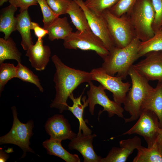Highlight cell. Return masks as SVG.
<instances>
[{
	"mask_svg": "<svg viewBox=\"0 0 162 162\" xmlns=\"http://www.w3.org/2000/svg\"><path fill=\"white\" fill-rule=\"evenodd\" d=\"M137 0H119L109 9L112 14L117 16L128 13L132 9Z\"/></svg>",
	"mask_w": 162,
	"mask_h": 162,
	"instance_id": "31",
	"label": "cell"
},
{
	"mask_svg": "<svg viewBox=\"0 0 162 162\" xmlns=\"http://www.w3.org/2000/svg\"><path fill=\"white\" fill-rule=\"evenodd\" d=\"M140 42L136 38L126 47H114L103 59L101 68L110 75L114 76L117 74V76L126 79L130 68L139 58L138 50Z\"/></svg>",
	"mask_w": 162,
	"mask_h": 162,
	"instance_id": "2",
	"label": "cell"
},
{
	"mask_svg": "<svg viewBox=\"0 0 162 162\" xmlns=\"http://www.w3.org/2000/svg\"><path fill=\"white\" fill-rule=\"evenodd\" d=\"M158 134L154 144L156 146L159 152L162 156V123L159 122Z\"/></svg>",
	"mask_w": 162,
	"mask_h": 162,
	"instance_id": "36",
	"label": "cell"
},
{
	"mask_svg": "<svg viewBox=\"0 0 162 162\" xmlns=\"http://www.w3.org/2000/svg\"><path fill=\"white\" fill-rule=\"evenodd\" d=\"M92 80L98 81L105 89L112 94L114 101L122 104L124 103L127 94L130 89L131 84L124 82L120 77L115 76L107 74L101 67L92 69L90 72Z\"/></svg>",
	"mask_w": 162,
	"mask_h": 162,
	"instance_id": "10",
	"label": "cell"
},
{
	"mask_svg": "<svg viewBox=\"0 0 162 162\" xmlns=\"http://www.w3.org/2000/svg\"><path fill=\"white\" fill-rule=\"evenodd\" d=\"M84 11L92 32L99 38L109 50L115 47L106 21L102 14H97L88 9L83 0H74Z\"/></svg>",
	"mask_w": 162,
	"mask_h": 162,
	"instance_id": "11",
	"label": "cell"
},
{
	"mask_svg": "<svg viewBox=\"0 0 162 162\" xmlns=\"http://www.w3.org/2000/svg\"><path fill=\"white\" fill-rule=\"evenodd\" d=\"M51 53L50 47L44 45L43 39L38 38L35 44L26 50V56L28 57L32 67L41 71L45 69L48 64Z\"/></svg>",
	"mask_w": 162,
	"mask_h": 162,
	"instance_id": "16",
	"label": "cell"
},
{
	"mask_svg": "<svg viewBox=\"0 0 162 162\" xmlns=\"http://www.w3.org/2000/svg\"><path fill=\"white\" fill-rule=\"evenodd\" d=\"M160 55L161 56V57L162 58V51H160Z\"/></svg>",
	"mask_w": 162,
	"mask_h": 162,
	"instance_id": "39",
	"label": "cell"
},
{
	"mask_svg": "<svg viewBox=\"0 0 162 162\" xmlns=\"http://www.w3.org/2000/svg\"><path fill=\"white\" fill-rule=\"evenodd\" d=\"M155 12V16L152 27L154 32L162 27V0H151Z\"/></svg>",
	"mask_w": 162,
	"mask_h": 162,
	"instance_id": "33",
	"label": "cell"
},
{
	"mask_svg": "<svg viewBox=\"0 0 162 162\" xmlns=\"http://www.w3.org/2000/svg\"><path fill=\"white\" fill-rule=\"evenodd\" d=\"M162 51V28L155 32L154 36L144 41H140L139 46L138 54L140 58L153 51Z\"/></svg>",
	"mask_w": 162,
	"mask_h": 162,
	"instance_id": "25",
	"label": "cell"
},
{
	"mask_svg": "<svg viewBox=\"0 0 162 162\" xmlns=\"http://www.w3.org/2000/svg\"><path fill=\"white\" fill-rule=\"evenodd\" d=\"M145 56L144 59L132 67L148 81H162V58L160 51L151 52Z\"/></svg>",
	"mask_w": 162,
	"mask_h": 162,
	"instance_id": "12",
	"label": "cell"
},
{
	"mask_svg": "<svg viewBox=\"0 0 162 162\" xmlns=\"http://www.w3.org/2000/svg\"><path fill=\"white\" fill-rule=\"evenodd\" d=\"M66 13L69 15L77 30H91L84 11L74 0L70 1Z\"/></svg>",
	"mask_w": 162,
	"mask_h": 162,
	"instance_id": "23",
	"label": "cell"
},
{
	"mask_svg": "<svg viewBox=\"0 0 162 162\" xmlns=\"http://www.w3.org/2000/svg\"><path fill=\"white\" fill-rule=\"evenodd\" d=\"M61 142L50 138L44 141L42 145L50 155L58 157L66 162H80L78 155L71 154L66 150L62 146Z\"/></svg>",
	"mask_w": 162,
	"mask_h": 162,
	"instance_id": "21",
	"label": "cell"
},
{
	"mask_svg": "<svg viewBox=\"0 0 162 162\" xmlns=\"http://www.w3.org/2000/svg\"><path fill=\"white\" fill-rule=\"evenodd\" d=\"M89 89L87 92L89 110L92 115H94L95 105L98 104L103 108L100 113L106 111L108 116L111 118L116 115L118 117L124 118L123 112L124 110L121 104L111 100L106 95L104 87L101 84L98 86L94 85L92 81L88 82Z\"/></svg>",
	"mask_w": 162,
	"mask_h": 162,
	"instance_id": "9",
	"label": "cell"
},
{
	"mask_svg": "<svg viewBox=\"0 0 162 162\" xmlns=\"http://www.w3.org/2000/svg\"><path fill=\"white\" fill-rule=\"evenodd\" d=\"M21 53L12 38L9 37L6 39L0 38V64L7 59L14 60L18 63H21Z\"/></svg>",
	"mask_w": 162,
	"mask_h": 162,
	"instance_id": "24",
	"label": "cell"
},
{
	"mask_svg": "<svg viewBox=\"0 0 162 162\" xmlns=\"http://www.w3.org/2000/svg\"><path fill=\"white\" fill-rule=\"evenodd\" d=\"M30 29L34 30L35 35L38 38L42 39L46 34H48L47 30L41 28L38 23L35 22H31Z\"/></svg>",
	"mask_w": 162,
	"mask_h": 162,
	"instance_id": "35",
	"label": "cell"
},
{
	"mask_svg": "<svg viewBox=\"0 0 162 162\" xmlns=\"http://www.w3.org/2000/svg\"><path fill=\"white\" fill-rule=\"evenodd\" d=\"M71 0H46L49 7L58 17L66 14L67 10Z\"/></svg>",
	"mask_w": 162,
	"mask_h": 162,
	"instance_id": "32",
	"label": "cell"
},
{
	"mask_svg": "<svg viewBox=\"0 0 162 162\" xmlns=\"http://www.w3.org/2000/svg\"><path fill=\"white\" fill-rule=\"evenodd\" d=\"M119 0H86V7L94 13L101 14L105 10L109 9L115 4Z\"/></svg>",
	"mask_w": 162,
	"mask_h": 162,
	"instance_id": "28",
	"label": "cell"
},
{
	"mask_svg": "<svg viewBox=\"0 0 162 162\" xmlns=\"http://www.w3.org/2000/svg\"><path fill=\"white\" fill-rule=\"evenodd\" d=\"M10 4L20 8V12L28 10V7L38 5L37 0H8Z\"/></svg>",
	"mask_w": 162,
	"mask_h": 162,
	"instance_id": "34",
	"label": "cell"
},
{
	"mask_svg": "<svg viewBox=\"0 0 162 162\" xmlns=\"http://www.w3.org/2000/svg\"><path fill=\"white\" fill-rule=\"evenodd\" d=\"M48 39L51 41L59 39L64 40L73 32L67 18L58 17L48 27Z\"/></svg>",
	"mask_w": 162,
	"mask_h": 162,
	"instance_id": "22",
	"label": "cell"
},
{
	"mask_svg": "<svg viewBox=\"0 0 162 162\" xmlns=\"http://www.w3.org/2000/svg\"><path fill=\"white\" fill-rule=\"evenodd\" d=\"M127 14L134 29L136 38L140 41L147 40L154 36L152 26L155 12L151 0H137Z\"/></svg>",
	"mask_w": 162,
	"mask_h": 162,
	"instance_id": "4",
	"label": "cell"
},
{
	"mask_svg": "<svg viewBox=\"0 0 162 162\" xmlns=\"http://www.w3.org/2000/svg\"><path fill=\"white\" fill-rule=\"evenodd\" d=\"M102 14L116 47L120 48L126 47L136 38L134 29L127 14L117 17L107 9Z\"/></svg>",
	"mask_w": 162,
	"mask_h": 162,
	"instance_id": "5",
	"label": "cell"
},
{
	"mask_svg": "<svg viewBox=\"0 0 162 162\" xmlns=\"http://www.w3.org/2000/svg\"><path fill=\"white\" fill-rule=\"evenodd\" d=\"M85 89L81 94L77 98L74 97L73 93L70 95L69 98L72 100L73 104L71 106L68 105V110L70 111L79 121V126L77 134L81 133L82 131L83 134L88 135L92 134V131L87 125L86 121L83 119L84 109L88 106V102L85 96L82 98L83 104L81 102L82 97Z\"/></svg>",
	"mask_w": 162,
	"mask_h": 162,
	"instance_id": "17",
	"label": "cell"
},
{
	"mask_svg": "<svg viewBox=\"0 0 162 162\" xmlns=\"http://www.w3.org/2000/svg\"><path fill=\"white\" fill-rule=\"evenodd\" d=\"M43 16L44 28L47 30L48 27L58 17L48 4L46 0H37Z\"/></svg>",
	"mask_w": 162,
	"mask_h": 162,
	"instance_id": "30",
	"label": "cell"
},
{
	"mask_svg": "<svg viewBox=\"0 0 162 162\" xmlns=\"http://www.w3.org/2000/svg\"><path fill=\"white\" fill-rule=\"evenodd\" d=\"M0 161L5 162L8 158V155L0 149Z\"/></svg>",
	"mask_w": 162,
	"mask_h": 162,
	"instance_id": "37",
	"label": "cell"
},
{
	"mask_svg": "<svg viewBox=\"0 0 162 162\" xmlns=\"http://www.w3.org/2000/svg\"><path fill=\"white\" fill-rule=\"evenodd\" d=\"M128 75L130 76L132 86L128 92L123 103L124 110L128 112L129 118H124L125 123L137 119L140 116L141 104L146 96L154 89L148 81L139 73L132 67Z\"/></svg>",
	"mask_w": 162,
	"mask_h": 162,
	"instance_id": "3",
	"label": "cell"
},
{
	"mask_svg": "<svg viewBox=\"0 0 162 162\" xmlns=\"http://www.w3.org/2000/svg\"><path fill=\"white\" fill-rule=\"evenodd\" d=\"M56 68L53 77L56 94L50 106L58 109L60 113L68 110L67 100L81 84L92 80L90 72L76 69L65 65L56 55L51 57Z\"/></svg>",
	"mask_w": 162,
	"mask_h": 162,
	"instance_id": "1",
	"label": "cell"
},
{
	"mask_svg": "<svg viewBox=\"0 0 162 162\" xmlns=\"http://www.w3.org/2000/svg\"><path fill=\"white\" fill-rule=\"evenodd\" d=\"M45 128L50 138L60 141L71 140L77 135L72 130L68 120L61 114L55 115L49 118Z\"/></svg>",
	"mask_w": 162,
	"mask_h": 162,
	"instance_id": "13",
	"label": "cell"
},
{
	"mask_svg": "<svg viewBox=\"0 0 162 162\" xmlns=\"http://www.w3.org/2000/svg\"><path fill=\"white\" fill-rule=\"evenodd\" d=\"M138 118L136 123L123 135H139L143 137L147 143L148 147H151L154 143L158 134V118L152 111L144 110L141 111Z\"/></svg>",
	"mask_w": 162,
	"mask_h": 162,
	"instance_id": "8",
	"label": "cell"
},
{
	"mask_svg": "<svg viewBox=\"0 0 162 162\" xmlns=\"http://www.w3.org/2000/svg\"><path fill=\"white\" fill-rule=\"evenodd\" d=\"M17 8L10 4L2 9L0 15V31L4 34V38H8L14 31L16 30L17 18L14 14Z\"/></svg>",
	"mask_w": 162,
	"mask_h": 162,
	"instance_id": "20",
	"label": "cell"
},
{
	"mask_svg": "<svg viewBox=\"0 0 162 162\" xmlns=\"http://www.w3.org/2000/svg\"><path fill=\"white\" fill-rule=\"evenodd\" d=\"M16 77L24 82L34 84L42 92L44 90L41 85L38 76L26 66L21 63H18L16 66Z\"/></svg>",
	"mask_w": 162,
	"mask_h": 162,
	"instance_id": "27",
	"label": "cell"
},
{
	"mask_svg": "<svg viewBox=\"0 0 162 162\" xmlns=\"http://www.w3.org/2000/svg\"><path fill=\"white\" fill-rule=\"evenodd\" d=\"M16 77V68L9 63L0 64V93L4 90L5 85L10 80Z\"/></svg>",
	"mask_w": 162,
	"mask_h": 162,
	"instance_id": "29",
	"label": "cell"
},
{
	"mask_svg": "<svg viewBox=\"0 0 162 162\" xmlns=\"http://www.w3.org/2000/svg\"><path fill=\"white\" fill-rule=\"evenodd\" d=\"M63 45L69 49L94 51L103 60L109 52L102 40L91 30L72 32L64 40Z\"/></svg>",
	"mask_w": 162,
	"mask_h": 162,
	"instance_id": "7",
	"label": "cell"
},
{
	"mask_svg": "<svg viewBox=\"0 0 162 162\" xmlns=\"http://www.w3.org/2000/svg\"></svg>",
	"mask_w": 162,
	"mask_h": 162,
	"instance_id": "40",
	"label": "cell"
},
{
	"mask_svg": "<svg viewBox=\"0 0 162 162\" xmlns=\"http://www.w3.org/2000/svg\"><path fill=\"white\" fill-rule=\"evenodd\" d=\"M136 149L137 153L133 162H162V156L154 144L150 148L141 146Z\"/></svg>",
	"mask_w": 162,
	"mask_h": 162,
	"instance_id": "26",
	"label": "cell"
},
{
	"mask_svg": "<svg viewBox=\"0 0 162 162\" xmlns=\"http://www.w3.org/2000/svg\"><path fill=\"white\" fill-rule=\"evenodd\" d=\"M16 29L22 37L21 45L24 50H26L34 44L31 36L30 25L31 22L28 10L20 12L16 15Z\"/></svg>",
	"mask_w": 162,
	"mask_h": 162,
	"instance_id": "19",
	"label": "cell"
},
{
	"mask_svg": "<svg viewBox=\"0 0 162 162\" xmlns=\"http://www.w3.org/2000/svg\"><path fill=\"white\" fill-rule=\"evenodd\" d=\"M95 134L85 135L82 133L70 140L68 144L70 150H76L79 152L83 158L84 162H100L102 158L98 155L94 150L92 142L96 136Z\"/></svg>",
	"mask_w": 162,
	"mask_h": 162,
	"instance_id": "14",
	"label": "cell"
},
{
	"mask_svg": "<svg viewBox=\"0 0 162 162\" xmlns=\"http://www.w3.org/2000/svg\"><path fill=\"white\" fill-rule=\"evenodd\" d=\"M13 122L10 130L0 137V144H11L16 145L22 149L23 154L21 158L26 156L27 152L34 153L29 147L30 139L33 134L34 122L30 120L26 123H22L17 117V113L15 106L11 107Z\"/></svg>",
	"mask_w": 162,
	"mask_h": 162,
	"instance_id": "6",
	"label": "cell"
},
{
	"mask_svg": "<svg viewBox=\"0 0 162 162\" xmlns=\"http://www.w3.org/2000/svg\"><path fill=\"white\" fill-rule=\"evenodd\" d=\"M120 147H113L100 162H125L135 149L142 146L140 138L135 136L119 142Z\"/></svg>",
	"mask_w": 162,
	"mask_h": 162,
	"instance_id": "15",
	"label": "cell"
},
{
	"mask_svg": "<svg viewBox=\"0 0 162 162\" xmlns=\"http://www.w3.org/2000/svg\"><path fill=\"white\" fill-rule=\"evenodd\" d=\"M144 110L154 112L158 116L159 122L162 123V81H158L156 87L144 99L140 110Z\"/></svg>",
	"mask_w": 162,
	"mask_h": 162,
	"instance_id": "18",
	"label": "cell"
},
{
	"mask_svg": "<svg viewBox=\"0 0 162 162\" xmlns=\"http://www.w3.org/2000/svg\"><path fill=\"white\" fill-rule=\"evenodd\" d=\"M8 1V0H0V6H2L5 2Z\"/></svg>",
	"mask_w": 162,
	"mask_h": 162,
	"instance_id": "38",
	"label": "cell"
}]
</instances>
